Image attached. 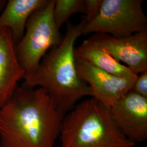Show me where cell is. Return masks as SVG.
<instances>
[{
    "instance_id": "11",
    "label": "cell",
    "mask_w": 147,
    "mask_h": 147,
    "mask_svg": "<svg viewBox=\"0 0 147 147\" xmlns=\"http://www.w3.org/2000/svg\"><path fill=\"white\" fill-rule=\"evenodd\" d=\"M75 57L82 58L95 67L111 74L131 79H136L138 76L91 38L84 40L75 48Z\"/></svg>"
},
{
    "instance_id": "9",
    "label": "cell",
    "mask_w": 147,
    "mask_h": 147,
    "mask_svg": "<svg viewBox=\"0 0 147 147\" xmlns=\"http://www.w3.org/2000/svg\"><path fill=\"white\" fill-rule=\"evenodd\" d=\"M25 76L11 31L0 29V109L9 99Z\"/></svg>"
},
{
    "instance_id": "12",
    "label": "cell",
    "mask_w": 147,
    "mask_h": 147,
    "mask_svg": "<svg viewBox=\"0 0 147 147\" xmlns=\"http://www.w3.org/2000/svg\"><path fill=\"white\" fill-rule=\"evenodd\" d=\"M76 13H84V0H55L53 18L58 30Z\"/></svg>"
},
{
    "instance_id": "15",
    "label": "cell",
    "mask_w": 147,
    "mask_h": 147,
    "mask_svg": "<svg viewBox=\"0 0 147 147\" xmlns=\"http://www.w3.org/2000/svg\"><path fill=\"white\" fill-rule=\"evenodd\" d=\"M6 1L4 0H0V13L1 11H2V9H3L5 5Z\"/></svg>"
},
{
    "instance_id": "1",
    "label": "cell",
    "mask_w": 147,
    "mask_h": 147,
    "mask_svg": "<svg viewBox=\"0 0 147 147\" xmlns=\"http://www.w3.org/2000/svg\"><path fill=\"white\" fill-rule=\"evenodd\" d=\"M64 115L45 89L18 87L0 109V147H54Z\"/></svg>"
},
{
    "instance_id": "5",
    "label": "cell",
    "mask_w": 147,
    "mask_h": 147,
    "mask_svg": "<svg viewBox=\"0 0 147 147\" xmlns=\"http://www.w3.org/2000/svg\"><path fill=\"white\" fill-rule=\"evenodd\" d=\"M142 0H102L94 19L84 24L82 34L104 33L125 37L147 31V19Z\"/></svg>"
},
{
    "instance_id": "6",
    "label": "cell",
    "mask_w": 147,
    "mask_h": 147,
    "mask_svg": "<svg viewBox=\"0 0 147 147\" xmlns=\"http://www.w3.org/2000/svg\"><path fill=\"white\" fill-rule=\"evenodd\" d=\"M75 62L79 77L91 89V97L109 107L131 90L137 79L111 74L82 58L75 57Z\"/></svg>"
},
{
    "instance_id": "4",
    "label": "cell",
    "mask_w": 147,
    "mask_h": 147,
    "mask_svg": "<svg viewBox=\"0 0 147 147\" xmlns=\"http://www.w3.org/2000/svg\"><path fill=\"white\" fill-rule=\"evenodd\" d=\"M55 3V0H48L32 14L23 36L16 44L17 57L25 75L34 72L48 51L62 39L53 18Z\"/></svg>"
},
{
    "instance_id": "3",
    "label": "cell",
    "mask_w": 147,
    "mask_h": 147,
    "mask_svg": "<svg viewBox=\"0 0 147 147\" xmlns=\"http://www.w3.org/2000/svg\"><path fill=\"white\" fill-rule=\"evenodd\" d=\"M61 147H134L135 143L118 130L110 108L94 98L76 105L64 117Z\"/></svg>"
},
{
    "instance_id": "14",
    "label": "cell",
    "mask_w": 147,
    "mask_h": 147,
    "mask_svg": "<svg viewBox=\"0 0 147 147\" xmlns=\"http://www.w3.org/2000/svg\"><path fill=\"white\" fill-rule=\"evenodd\" d=\"M132 90L137 94L147 98V70L138 75Z\"/></svg>"
},
{
    "instance_id": "13",
    "label": "cell",
    "mask_w": 147,
    "mask_h": 147,
    "mask_svg": "<svg viewBox=\"0 0 147 147\" xmlns=\"http://www.w3.org/2000/svg\"><path fill=\"white\" fill-rule=\"evenodd\" d=\"M102 0H84V20L86 23L93 20L98 16L102 5Z\"/></svg>"
},
{
    "instance_id": "2",
    "label": "cell",
    "mask_w": 147,
    "mask_h": 147,
    "mask_svg": "<svg viewBox=\"0 0 147 147\" xmlns=\"http://www.w3.org/2000/svg\"><path fill=\"white\" fill-rule=\"evenodd\" d=\"M84 22L68 24L61 42L47 53L34 72L24 78V86L45 89L64 114L82 98L92 96L89 86L79 77L75 62V44L82 34Z\"/></svg>"
},
{
    "instance_id": "8",
    "label": "cell",
    "mask_w": 147,
    "mask_h": 147,
    "mask_svg": "<svg viewBox=\"0 0 147 147\" xmlns=\"http://www.w3.org/2000/svg\"><path fill=\"white\" fill-rule=\"evenodd\" d=\"M90 38L99 43L134 73L138 75L147 71V31L140 32L125 37L95 33Z\"/></svg>"
},
{
    "instance_id": "10",
    "label": "cell",
    "mask_w": 147,
    "mask_h": 147,
    "mask_svg": "<svg viewBox=\"0 0 147 147\" xmlns=\"http://www.w3.org/2000/svg\"><path fill=\"white\" fill-rule=\"evenodd\" d=\"M48 0H9L0 13V29L11 32L17 44L23 36L32 14L47 3Z\"/></svg>"
},
{
    "instance_id": "7",
    "label": "cell",
    "mask_w": 147,
    "mask_h": 147,
    "mask_svg": "<svg viewBox=\"0 0 147 147\" xmlns=\"http://www.w3.org/2000/svg\"><path fill=\"white\" fill-rule=\"evenodd\" d=\"M110 108L112 120L121 133L136 143L147 139V98L132 90Z\"/></svg>"
}]
</instances>
